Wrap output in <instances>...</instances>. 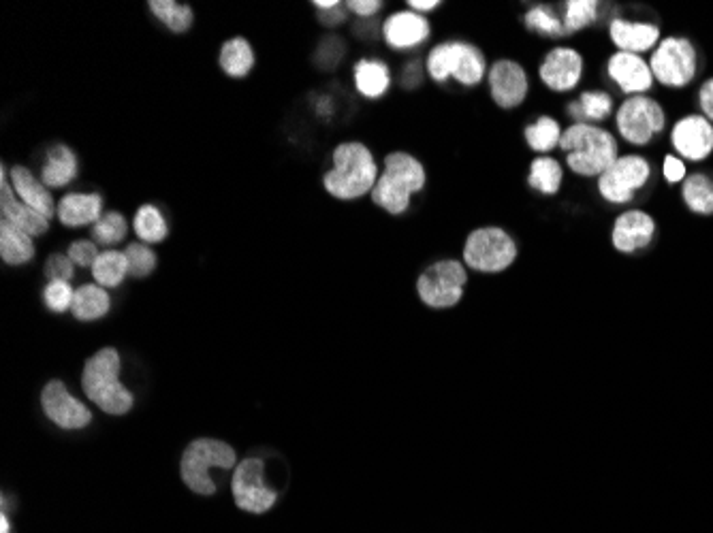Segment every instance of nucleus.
<instances>
[{"instance_id": "1", "label": "nucleus", "mask_w": 713, "mask_h": 533, "mask_svg": "<svg viewBox=\"0 0 713 533\" xmlns=\"http://www.w3.org/2000/svg\"><path fill=\"white\" fill-rule=\"evenodd\" d=\"M334 169L325 173V190L340 201H355L370 195L378 182V167L372 152L359 141L340 143L334 150Z\"/></svg>"}, {"instance_id": "2", "label": "nucleus", "mask_w": 713, "mask_h": 533, "mask_svg": "<svg viewBox=\"0 0 713 533\" xmlns=\"http://www.w3.org/2000/svg\"><path fill=\"white\" fill-rule=\"evenodd\" d=\"M560 148L566 165L581 177H600L617 160L615 137L590 122H575L562 133Z\"/></svg>"}, {"instance_id": "3", "label": "nucleus", "mask_w": 713, "mask_h": 533, "mask_svg": "<svg viewBox=\"0 0 713 533\" xmlns=\"http://www.w3.org/2000/svg\"><path fill=\"white\" fill-rule=\"evenodd\" d=\"M82 389L105 414L122 416L133 410L135 397L120 382V354L116 348H103L86 361Z\"/></svg>"}, {"instance_id": "4", "label": "nucleus", "mask_w": 713, "mask_h": 533, "mask_svg": "<svg viewBox=\"0 0 713 533\" xmlns=\"http://www.w3.org/2000/svg\"><path fill=\"white\" fill-rule=\"evenodd\" d=\"M425 188V169L421 160L406 152H391L385 158V171L380 173L372 190V201L385 212L400 216L408 212L410 199Z\"/></svg>"}, {"instance_id": "5", "label": "nucleus", "mask_w": 713, "mask_h": 533, "mask_svg": "<svg viewBox=\"0 0 713 533\" xmlns=\"http://www.w3.org/2000/svg\"><path fill=\"white\" fill-rule=\"evenodd\" d=\"M237 452L223 440L199 438L184 448L180 461V476L186 487L197 495H214L216 484L210 478L212 467L218 470H235Z\"/></svg>"}, {"instance_id": "6", "label": "nucleus", "mask_w": 713, "mask_h": 533, "mask_svg": "<svg viewBox=\"0 0 713 533\" xmlns=\"http://www.w3.org/2000/svg\"><path fill=\"white\" fill-rule=\"evenodd\" d=\"M517 258L515 239L500 226H481L472 231L464 246V263L481 273H500Z\"/></svg>"}, {"instance_id": "7", "label": "nucleus", "mask_w": 713, "mask_h": 533, "mask_svg": "<svg viewBox=\"0 0 713 533\" xmlns=\"http://www.w3.org/2000/svg\"><path fill=\"white\" fill-rule=\"evenodd\" d=\"M466 282V267L459 261H453V258H447V261L432 263L421 273L417 290L425 305L434 310H447L462 301Z\"/></svg>"}, {"instance_id": "8", "label": "nucleus", "mask_w": 713, "mask_h": 533, "mask_svg": "<svg viewBox=\"0 0 713 533\" xmlns=\"http://www.w3.org/2000/svg\"><path fill=\"white\" fill-rule=\"evenodd\" d=\"M652 75L662 86L684 88L696 75V52L688 39L669 37L658 43L649 62Z\"/></svg>"}, {"instance_id": "9", "label": "nucleus", "mask_w": 713, "mask_h": 533, "mask_svg": "<svg viewBox=\"0 0 713 533\" xmlns=\"http://www.w3.org/2000/svg\"><path fill=\"white\" fill-rule=\"evenodd\" d=\"M649 175L652 167L643 156H617L615 163L598 177V192L605 201L624 205L647 184Z\"/></svg>"}, {"instance_id": "10", "label": "nucleus", "mask_w": 713, "mask_h": 533, "mask_svg": "<svg viewBox=\"0 0 713 533\" xmlns=\"http://www.w3.org/2000/svg\"><path fill=\"white\" fill-rule=\"evenodd\" d=\"M617 131L620 135L632 143V145H645L654 139V135L662 133L664 122V111L662 107L654 101L647 99V96H630V99L620 107L615 116Z\"/></svg>"}, {"instance_id": "11", "label": "nucleus", "mask_w": 713, "mask_h": 533, "mask_svg": "<svg viewBox=\"0 0 713 533\" xmlns=\"http://www.w3.org/2000/svg\"><path fill=\"white\" fill-rule=\"evenodd\" d=\"M231 491L235 506L250 514H263L272 510L278 499L276 491L269 489L263 480V461L252 457L237 463L231 480Z\"/></svg>"}, {"instance_id": "12", "label": "nucleus", "mask_w": 713, "mask_h": 533, "mask_svg": "<svg viewBox=\"0 0 713 533\" xmlns=\"http://www.w3.org/2000/svg\"><path fill=\"white\" fill-rule=\"evenodd\" d=\"M41 408L54 425H58L60 429H67V431L84 429L92 421V412L88 410L86 403L75 399L67 391L65 382H60V380H52L43 386Z\"/></svg>"}, {"instance_id": "13", "label": "nucleus", "mask_w": 713, "mask_h": 533, "mask_svg": "<svg viewBox=\"0 0 713 533\" xmlns=\"http://www.w3.org/2000/svg\"><path fill=\"white\" fill-rule=\"evenodd\" d=\"M491 99L502 109H515L526 101L530 82L528 73L515 60H498L487 73Z\"/></svg>"}, {"instance_id": "14", "label": "nucleus", "mask_w": 713, "mask_h": 533, "mask_svg": "<svg viewBox=\"0 0 713 533\" xmlns=\"http://www.w3.org/2000/svg\"><path fill=\"white\" fill-rule=\"evenodd\" d=\"M538 75H541V82L549 90L570 92L581 82L583 58L573 47H556V50H551L545 56Z\"/></svg>"}, {"instance_id": "15", "label": "nucleus", "mask_w": 713, "mask_h": 533, "mask_svg": "<svg viewBox=\"0 0 713 533\" xmlns=\"http://www.w3.org/2000/svg\"><path fill=\"white\" fill-rule=\"evenodd\" d=\"M671 139L681 158L705 160L713 152V124L703 116H688L675 124Z\"/></svg>"}, {"instance_id": "16", "label": "nucleus", "mask_w": 713, "mask_h": 533, "mask_svg": "<svg viewBox=\"0 0 713 533\" xmlns=\"http://www.w3.org/2000/svg\"><path fill=\"white\" fill-rule=\"evenodd\" d=\"M0 175H3L0 177V209H3V218L13 226H18V229H22L24 233H28L30 237H39L50 231V220L35 212L33 207L22 203L20 197L15 195L13 186L9 184L5 165L0 169Z\"/></svg>"}, {"instance_id": "17", "label": "nucleus", "mask_w": 713, "mask_h": 533, "mask_svg": "<svg viewBox=\"0 0 713 533\" xmlns=\"http://www.w3.org/2000/svg\"><path fill=\"white\" fill-rule=\"evenodd\" d=\"M654 233H656L654 218L647 216L645 212H639V209H632V212H626L615 220L611 241L615 250L630 254L652 244Z\"/></svg>"}, {"instance_id": "18", "label": "nucleus", "mask_w": 713, "mask_h": 533, "mask_svg": "<svg viewBox=\"0 0 713 533\" xmlns=\"http://www.w3.org/2000/svg\"><path fill=\"white\" fill-rule=\"evenodd\" d=\"M607 73L626 94L639 96V92H647L654 84L652 69H649V64L637 54H613L607 62Z\"/></svg>"}, {"instance_id": "19", "label": "nucleus", "mask_w": 713, "mask_h": 533, "mask_svg": "<svg viewBox=\"0 0 713 533\" xmlns=\"http://www.w3.org/2000/svg\"><path fill=\"white\" fill-rule=\"evenodd\" d=\"M385 41L393 50H410L430 37V22L413 11H398L383 24Z\"/></svg>"}, {"instance_id": "20", "label": "nucleus", "mask_w": 713, "mask_h": 533, "mask_svg": "<svg viewBox=\"0 0 713 533\" xmlns=\"http://www.w3.org/2000/svg\"><path fill=\"white\" fill-rule=\"evenodd\" d=\"M56 216L69 229L97 224L103 218V199L97 192H71L58 203Z\"/></svg>"}, {"instance_id": "21", "label": "nucleus", "mask_w": 713, "mask_h": 533, "mask_svg": "<svg viewBox=\"0 0 713 533\" xmlns=\"http://www.w3.org/2000/svg\"><path fill=\"white\" fill-rule=\"evenodd\" d=\"M609 37L620 52L626 54H641L652 50L660 39V30L654 24L645 22H628V20H613L609 26Z\"/></svg>"}, {"instance_id": "22", "label": "nucleus", "mask_w": 713, "mask_h": 533, "mask_svg": "<svg viewBox=\"0 0 713 533\" xmlns=\"http://www.w3.org/2000/svg\"><path fill=\"white\" fill-rule=\"evenodd\" d=\"M9 180H11L15 195L20 197L22 203H26L28 207H33L35 212H39L47 220H50L56 214L58 207L54 205L50 190H47L45 184L37 182V177L30 173V169H26L22 165H15L11 169Z\"/></svg>"}, {"instance_id": "23", "label": "nucleus", "mask_w": 713, "mask_h": 533, "mask_svg": "<svg viewBox=\"0 0 713 533\" xmlns=\"http://www.w3.org/2000/svg\"><path fill=\"white\" fill-rule=\"evenodd\" d=\"M77 156L67 145H54L41 167V180L47 188H65L77 177Z\"/></svg>"}, {"instance_id": "24", "label": "nucleus", "mask_w": 713, "mask_h": 533, "mask_svg": "<svg viewBox=\"0 0 713 533\" xmlns=\"http://www.w3.org/2000/svg\"><path fill=\"white\" fill-rule=\"evenodd\" d=\"M0 258L7 265H24L35 258L33 237L5 218L0 220Z\"/></svg>"}, {"instance_id": "25", "label": "nucleus", "mask_w": 713, "mask_h": 533, "mask_svg": "<svg viewBox=\"0 0 713 533\" xmlns=\"http://www.w3.org/2000/svg\"><path fill=\"white\" fill-rule=\"evenodd\" d=\"M355 86L366 99H380L391 86L389 67L380 60H359L355 64Z\"/></svg>"}, {"instance_id": "26", "label": "nucleus", "mask_w": 713, "mask_h": 533, "mask_svg": "<svg viewBox=\"0 0 713 533\" xmlns=\"http://www.w3.org/2000/svg\"><path fill=\"white\" fill-rule=\"evenodd\" d=\"M109 308H112V299H109L107 290L99 284H84L75 290L71 312L77 320L90 322L103 318Z\"/></svg>"}, {"instance_id": "27", "label": "nucleus", "mask_w": 713, "mask_h": 533, "mask_svg": "<svg viewBox=\"0 0 713 533\" xmlns=\"http://www.w3.org/2000/svg\"><path fill=\"white\" fill-rule=\"evenodd\" d=\"M462 54L464 41H447L436 45L430 56H427V73H430V77L438 84L447 82L449 77H455Z\"/></svg>"}, {"instance_id": "28", "label": "nucleus", "mask_w": 713, "mask_h": 533, "mask_svg": "<svg viewBox=\"0 0 713 533\" xmlns=\"http://www.w3.org/2000/svg\"><path fill=\"white\" fill-rule=\"evenodd\" d=\"M562 182H564V171L556 158L538 156L532 160L528 173L530 188H534L536 192H543L547 197H553L560 192Z\"/></svg>"}, {"instance_id": "29", "label": "nucleus", "mask_w": 713, "mask_h": 533, "mask_svg": "<svg viewBox=\"0 0 713 533\" xmlns=\"http://www.w3.org/2000/svg\"><path fill=\"white\" fill-rule=\"evenodd\" d=\"M218 64L229 77L240 79L246 77L252 71V67H255V52H252V47L246 39L235 37L223 45V50H220L218 56Z\"/></svg>"}, {"instance_id": "30", "label": "nucleus", "mask_w": 713, "mask_h": 533, "mask_svg": "<svg viewBox=\"0 0 713 533\" xmlns=\"http://www.w3.org/2000/svg\"><path fill=\"white\" fill-rule=\"evenodd\" d=\"M129 276V261L126 254L118 250H105L99 254L97 263L92 265V278L103 288H116Z\"/></svg>"}, {"instance_id": "31", "label": "nucleus", "mask_w": 713, "mask_h": 533, "mask_svg": "<svg viewBox=\"0 0 713 533\" xmlns=\"http://www.w3.org/2000/svg\"><path fill=\"white\" fill-rule=\"evenodd\" d=\"M611 109H613V99L602 90H585L581 94L579 103L568 105V113L575 120H579V124L583 120H592V122L605 120V118H609Z\"/></svg>"}, {"instance_id": "32", "label": "nucleus", "mask_w": 713, "mask_h": 533, "mask_svg": "<svg viewBox=\"0 0 713 533\" xmlns=\"http://www.w3.org/2000/svg\"><path fill=\"white\" fill-rule=\"evenodd\" d=\"M133 229L144 244H161V241H165L169 235L167 222L154 205H141L137 209Z\"/></svg>"}, {"instance_id": "33", "label": "nucleus", "mask_w": 713, "mask_h": 533, "mask_svg": "<svg viewBox=\"0 0 713 533\" xmlns=\"http://www.w3.org/2000/svg\"><path fill=\"white\" fill-rule=\"evenodd\" d=\"M150 11L161 20L171 32H188L195 22V13L188 5H180L176 0H152Z\"/></svg>"}, {"instance_id": "34", "label": "nucleus", "mask_w": 713, "mask_h": 533, "mask_svg": "<svg viewBox=\"0 0 713 533\" xmlns=\"http://www.w3.org/2000/svg\"><path fill=\"white\" fill-rule=\"evenodd\" d=\"M526 143L530 145V150L534 152H551L553 148H558L562 139V128L558 120H553L549 116L538 118L534 124L526 126L524 131Z\"/></svg>"}, {"instance_id": "35", "label": "nucleus", "mask_w": 713, "mask_h": 533, "mask_svg": "<svg viewBox=\"0 0 713 533\" xmlns=\"http://www.w3.org/2000/svg\"><path fill=\"white\" fill-rule=\"evenodd\" d=\"M684 201L696 214H713V180L703 173L688 177L684 182Z\"/></svg>"}, {"instance_id": "36", "label": "nucleus", "mask_w": 713, "mask_h": 533, "mask_svg": "<svg viewBox=\"0 0 713 533\" xmlns=\"http://www.w3.org/2000/svg\"><path fill=\"white\" fill-rule=\"evenodd\" d=\"M485 73H487V62L483 52L477 45L464 43V54L462 60H459V67L453 79H457L462 86H477Z\"/></svg>"}, {"instance_id": "37", "label": "nucleus", "mask_w": 713, "mask_h": 533, "mask_svg": "<svg viewBox=\"0 0 713 533\" xmlns=\"http://www.w3.org/2000/svg\"><path fill=\"white\" fill-rule=\"evenodd\" d=\"M129 233V222L120 212H107L92 226V239L97 246H116Z\"/></svg>"}, {"instance_id": "38", "label": "nucleus", "mask_w": 713, "mask_h": 533, "mask_svg": "<svg viewBox=\"0 0 713 533\" xmlns=\"http://www.w3.org/2000/svg\"><path fill=\"white\" fill-rule=\"evenodd\" d=\"M124 254H126V261H129V276L135 280L148 278L156 269L158 258L148 244H139V241H135V244L126 246Z\"/></svg>"}, {"instance_id": "39", "label": "nucleus", "mask_w": 713, "mask_h": 533, "mask_svg": "<svg viewBox=\"0 0 713 533\" xmlns=\"http://www.w3.org/2000/svg\"><path fill=\"white\" fill-rule=\"evenodd\" d=\"M596 18H598V3H594V0H570V3H566L564 30L566 32L583 30L585 26L596 22Z\"/></svg>"}, {"instance_id": "40", "label": "nucleus", "mask_w": 713, "mask_h": 533, "mask_svg": "<svg viewBox=\"0 0 713 533\" xmlns=\"http://www.w3.org/2000/svg\"><path fill=\"white\" fill-rule=\"evenodd\" d=\"M526 26L530 30L541 32L545 37H562L566 35L564 24L560 22V18L556 13H553L551 7H534L526 13Z\"/></svg>"}, {"instance_id": "41", "label": "nucleus", "mask_w": 713, "mask_h": 533, "mask_svg": "<svg viewBox=\"0 0 713 533\" xmlns=\"http://www.w3.org/2000/svg\"><path fill=\"white\" fill-rule=\"evenodd\" d=\"M73 297H75V290L65 280L47 282V286L43 288V301L47 305V310H52L54 314L67 312L73 305Z\"/></svg>"}, {"instance_id": "42", "label": "nucleus", "mask_w": 713, "mask_h": 533, "mask_svg": "<svg viewBox=\"0 0 713 533\" xmlns=\"http://www.w3.org/2000/svg\"><path fill=\"white\" fill-rule=\"evenodd\" d=\"M43 271H45V278L50 282H54V280L69 282L75 276V263L65 254H52L50 258H47Z\"/></svg>"}, {"instance_id": "43", "label": "nucleus", "mask_w": 713, "mask_h": 533, "mask_svg": "<svg viewBox=\"0 0 713 533\" xmlns=\"http://www.w3.org/2000/svg\"><path fill=\"white\" fill-rule=\"evenodd\" d=\"M99 254H101L99 246L94 244V241L79 239V241H73V244L69 246V258L77 267H90L92 269V265L97 263Z\"/></svg>"}, {"instance_id": "44", "label": "nucleus", "mask_w": 713, "mask_h": 533, "mask_svg": "<svg viewBox=\"0 0 713 533\" xmlns=\"http://www.w3.org/2000/svg\"><path fill=\"white\" fill-rule=\"evenodd\" d=\"M664 177H667V182L677 184L686 177V165L684 160H679L677 156H667L664 158Z\"/></svg>"}, {"instance_id": "45", "label": "nucleus", "mask_w": 713, "mask_h": 533, "mask_svg": "<svg viewBox=\"0 0 713 533\" xmlns=\"http://www.w3.org/2000/svg\"><path fill=\"white\" fill-rule=\"evenodd\" d=\"M348 9L361 15V18H370V15H376L380 9H383V3H380V0H351Z\"/></svg>"}, {"instance_id": "46", "label": "nucleus", "mask_w": 713, "mask_h": 533, "mask_svg": "<svg viewBox=\"0 0 713 533\" xmlns=\"http://www.w3.org/2000/svg\"><path fill=\"white\" fill-rule=\"evenodd\" d=\"M699 105L705 113V118L709 122H713V79H709V82L701 88L699 92Z\"/></svg>"}, {"instance_id": "47", "label": "nucleus", "mask_w": 713, "mask_h": 533, "mask_svg": "<svg viewBox=\"0 0 713 533\" xmlns=\"http://www.w3.org/2000/svg\"><path fill=\"white\" fill-rule=\"evenodd\" d=\"M319 20L325 26H338V24L344 22V11H342V7L329 9V11H319Z\"/></svg>"}, {"instance_id": "48", "label": "nucleus", "mask_w": 713, "mask_h": 533, "mask_svg": "<svg viewBox=\"0 0 713 533\" xmlns=\"http://www.w3.org/2000/svg\"><path fill=\"white\" fill-rule=\"evenodd\" d=\"M408 7H413L415 11H432L438 7V0H408Z\"/></svg>"}, {"instance_id": "49", "label": "nucleus", "mask_w": 713, "mask_h": 533, "mask_svg": "<svg viewBox=\"0 0 713 533\" xmlns=\"http://www.w3.org/2000/svg\"><path fill=\"white\" fill-rule=\"evenodd\" d=\"M314 7L319 9V11H329V9L340 7V3H338V0H323V3H321V0H316Z\"/></svg>"}, {"instance_id": "50", "label": "nucleus", "mask_w": 713, "mask_h": 533, "mask_svg": "<svg viewBox=\"0 0 713 533\" xmlns=\"http://www.w3.org/2000/svg\"><path fill=\"white\" fill-rule=\"evenodd\" d=\"M0 533H11V525H9V516H7V512L0 514Z\"/></svg>"}]
</instances>
